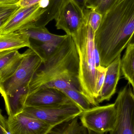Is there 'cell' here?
I'll return each instance as SVG.
<instances>
[{
	"label": "cell",
	"mask_w": 134,
	"mask_h": 134,
	"mask_svg": "<svg viewBox=\"0 0 134 134\" xmlns=\"http://www.w3.org/2000/svg\"><path fill=\"white\" fill-rule=\"evenodd\" d=\"M121 59V71L134 90V44H129Z\"/></svg>",
	"instance_id": "e0dca14e"
},
{
	"label": "cell",
	"mask_w": 134,
	"mask_h": 134,
	"mask_svg": "<svg viewBox=\"0 0 134 134\" xmlns=\"http://www.w3.org/2000/svg\"><path fill=\"white\" fill-rule=\"evenodd\" d=\"M80 124L76 117L54 127L47 134H72Z\"/></svg>",
	"instance_id": "44dd1931"
},
{
	"label": "cell",
	"mask_w": 134,
	"mask_h": 134,
	"mask_svg": "<svg viewBox=\"0 0 134 134\" xmlns=\"http://www.w3.org/2000/svg\"><path fill=\"white\" fill-rule=\"evenodd\" d=\"M120 0H84L85 8L93 9L103 15Z\"/></svg>",
	"instance_id": "d6986e66"
},
{
	"label": "cell",
	"mask_w": 134,
	"mask_h": 134,
	"mask_svg": "<svg viewBox=\"0 0 134 134\" xmlns=\"http://www.w3.org/2000/svg\"><path fill=\"white\" fill-rule=\"evenodd\" d=\"M20 7L19 4L6 5L0 4V28Z\"/></svg>",
	"instance_id": "603a6c76"
},
{
	"label": "cell",
	"mask_w": 134,
	"mask_h": 134,
	"mask_svg": "<svg viewBox=\"0 0 134 134\" xmlns=\"http://www.w3.org/2000/svg\"><path fill=\"white\" fill-rule=\"evenodd\" d=\"M121 55L118 57L107 68L104 82L97 100L98 105L104 101H109L116 92L121 76Z\"/></svg>",
	"instance_id": "4fadbf2b"
},
{
	"label": "cell",
	"mask_w": 134,
	"mask_h": 134,
	"mask_svg": "<svg viewBox=\"0 0 134 134\" xmlns=\"http://www.w3.org/2000/svg\"><path fill=\"white\" fill-rule=\"evenodd\" d=\"M21 0H0V4L6 5L18 4Z\"/></svg>",
	"instance_id": "83f0119b"
},
{
	"label": "cell",
	"mask_w": 134,
	"mask_h": 134,
	"mask_svg": "<svg viewBox=\"0 0 134 134\" xmlns=\"http://www.w3.org/2000/svg\"><path fill=\"white\" fill-rule=\"evenodd\" d=\"M64 0H50L49 4L45 12L34 24L36 26L45 27L50 21L55 20Z\"/></svg>",
	"instance_id": "ac0fdd59"
},
{
	"label": "cell",
	"mask_w": 134,
	"mask_h": 134,
	"mask_svg": "<svg viewBox=\"0 0 134 134\" xmlns=\"http://www.w3.org/2000/svg\"><path fill=\"white\" fill-rule=\"evenodd\" d=\"M79 69V55L75 42L67 35L34 75L28 85V94L47 88L76 89L81 92Z\"/></svg>",
	"instance_id": "7a4b0ae2"
},
{
	"label": "cell",
	"mask_w": 134,
	"mask_h": 134,
	"mask_svg": "<svg viewBox=\"0 0 134 134\" xmlns=\"http://www.w3.org/2000/svg\"><path fill=\"white\" fill-rule=\"evenodd\" d=\"M77 4L80 5L81 8L82 9H84L85 8L84 5V0H75Z\"/></svg>",
	"instance_id": "f1b7e54d"
},
{
	"label": "cell",
	"mask_w": 134,
	"mask_h": 134,
	"mask_svg": "<svg viewBox=\"0 0 134 134\" xmlns=\"http://www.w3.org/2000/svg\"><path fill=\"white\" fill-rule=\"evenodd\" d=\"M24 53L23 58L15 72L0 81V93L2 97L12 94L20 88L28 86L43 63L41 57L32 49H28Z\"/></svg>",
	"instance_id": "277c9868"
},
{
	"label": "cell",
	"mask_w": 134,
	"mask_h": 134,
	"mask_svg": "<svg viewBox=\"0 0 134 134\" xmlns=\"http://www.w3.org/2000/svg\"><path fill=\"white\" fill-rule=\"evenodd\" d=\"M28 93V86H27L20 88L12 94L2 97L8 117H13L23 111Z\"/></svg>",
	"instance_id": "9a60e30c"
},
{
	"label": "cell",
	"mask_w": 134,
	"mask_h": 134,
	"mask_svg": "<svg viewBox=\"0 0 134 134\" xmlns=\"http://www.w3.org/2000/svg\"><path fill=\"white\" fill-rule=\"evenodd\" d=\"M7 121L9 134H47L53 127L23 112Z\"/></svg>",
	"instance_id": "30bf717a"
},
{
	"label": "cell",
	"mask_w": 134,
	"mask_h": 134,
	"mask_svg": "<svg viewBox=\"0 0 134 134\" xmlns=\"http://www.w3.org/2000/svg\"><path fill=\"white\" fill-rule=\"evenodd\" d=\"M60 90L66 94L83 111H86L91 108L92 105L89 101L79 91L73 89H66Z\"/></svg>",
	"instance_id": "ffe728a7"
},
{
	"label": "cell",
	"mask_w": 134,
	"mask_h": 134,
	"mask_svg": "<svg viewBox=\"0 0 134 134\" xmlns=\"http://www.w3.org/2000/svg\"><path fill=\"white\" fill-rule=\"evenodd\" d=\"M114 103L117 121L110 134H134V93L130 83L120 91Z\"/></svg>",
	"instance_id": "52a82bcc"
},
{
	"label": "cell",
	"mask_w": 134,
	"mask_h": 134,
	"mask_svg": "<svg viewBox=\"0 0 134 134\" xmlns=\"http://www.w3.org/2000/svg\"><path fill=\"white\" fill-rule=\"evenodd\" d=\"M0 134H9L8 121L2 114L0 109Z\"/></svg>",
	"instance_id": "d4e9b609"
},
{
	"label": "cell",
	"mask_w": 134,
	"mask_h": 134,
	"mask_svg": "<svg viewBox=\"0 0 134 134\" xmlns=\"http://www.w3.org/2000/svg\"><path fill=\"white\" fill-rule=\"evenodd\" d=\"M55 20L57 29L71 36L78 33L86 22L84 11L75 0H64Z\"/></svg>",
	"instance_id": "ba28073f"
},
{
	"label": "cell",
	"mask_w": 134,
	"mask_h": 134,
	"mask_svg": "<svg viewBox=\"0 0 134 134\" xmlns=\"http://www.w3.org/2000/svg\"><path fill=\"white\" fill-rule=\"evenodd\" d=\"M107 71V67L102 66L101 65H99L97 67L95 90L97 98L103 87Z\"/></svg>",
	"instance_id": "cb8c5ba5"
},
{
	"label": "cell",
	"mask_w": 134,
	"mask_h": 134,
	"mask_svg": "<svg viewBox=\"0 0 134 134\" xmlns=\"http://www.w3.org/2000/svg\"><path fill=\"white\" fill-rule=\"evenodd\" d=\"M72 134H88V130L81 124H80Z\"/></svg>",
	"instance_id": "4316f807"
},
{
	"label": "cell",
	"mask_w": 134,
	"mask_h": 134,
	"mask_svg": "<svg viewBox=\"0 0 134 134\" xmlns=\"http://www.w3.org/2000/svg\"><path fill=\"white\" fill-rule=\"evenodd\" d=\"M134 44V32L130 40V42H129V44ZM128 44V45H129Z\"/></svg>",
	"instance_id": "f546056e"
},
{
	"label": "cell",
	"mask_w": 134,
	"mask_h": 134,
	"mask_svg": "<svg viewBox=\"0 0 134 134\" xmlns=\"http://www.w3.org/2000/svg\"><path fill=\"white\" fill-rule=\"evenodd\" d=\"M134 32V0H120L102 15L94 34L101 66L107 67L129 44Z\"/></svg>",
	"instance_id": "6da1fadb"
},
{
	"label": "cell",
	"mask_w": 134,
	"mask_h": 134,
	"mask_svg": "<svg viewBox=\"0 0 134 134\" xmlns=\"http://www.w3.org/2000/svg\"><path fill=\"white\" fill-rule=\"evenodd\" d=\"M83 110L75 103L44 107H25L22 112L54 127L80 116Z\"/></svg>",
	"instance_id": "5b68a950"
},
{
	"label": "cell",
	"mask_w": 134,
	"mask_h": 134,
	"mask_svg": "<svg viewBox=\"0 0 134 134\" xmlns=\"http://www.w3.org/2000/svg\"><path fill=\"white\" fill-rule=\"evenodd\" d=\"M39 4L28 7H20L0 28V35L18 31L26 25L34 24L45 12Z\"/></svg>",
	"instance_id": "9c48e42d"
},
{
	"label": "cell",
	"mask_w": 134,
	"mask_h": 134,
	"mask_svg": "<svg viewBox=\"0 0 134 134\" xmlns=\"http://www.w3.org/2000/svg\"><path fill=\"white\" fill-rule=\"evenodd\" d=\"M24 47L31 48L30 39L25 34L16 31L0 35V52L11 50H18Z\"/></svg>",
	"instance_id": "2e32d148"
},
{
	"label": "cell",
	"mask_w": 134,
	"mask_h": 134,
	"mask_svg": "<svg viewBox=\"0 0 134 134\" xmlns=\"http://www.w3.org/2000/svg\"><path fill=\"white\" fill-rule=\"evenodd\" d=\"M72 102L74 103L60 90L44 88L28 94L25 107H48Z\"/></svg>",
	"instance_id": "8fae6325"
},
{
	"label": "cell",
	"mask_w": 134,
	"mask_h": 134,
	"mask_svg": "<svg viewBox=\"0 0 134 134\" xmlns=\"http://www.w3.org/2000/svg\"><path fill=\"white\" fill-rule=\"evenodd\" d=\"M24 56L17 50L0 52V81L12 75L17 69Z\"/></svg>",
	"instance_id": "5bb4252c"
},
{
	"label": "cell",
	"mask_w": 134,
	"mask_h": 134,
	"mask_svg": "<svg viewBox=\"0 0 134 134\" xmlns=\"http://www.w3.org/2000/svg\"><path fill=\"white\" fill-rule=\"evenodd\" d=\"M95 32L86 22L72 37L79 55V83L81 93L93 107L98 106L96 93L97 67L100 65L94 43Z\"/></svg>",
	"instance_id": "3957f363"
},
{
	"label": "cell",
	"mask_w": 134,
	"mask_h": 134,
	"mask_svg": "<svg viewBox=\"0 0 134 134\" xmlns=\"http://www.w3.org/2000/svg\"><path fill=\"white\" fill-rule=\"evenodd\" d=\"M83 11L86 23L91 27L95 33L100 24L102 15L94 10L87 8H85Z\"/></svg>",
	"instance_id": "7402d4cb"
},
{
	"label": "cell",
	"mask_w": 134,
	"mask_h": 134,
	"mask_svg": "<svg viewBox=\"0 0 134 134\" xmlns=\"http://www.w3.org/2000/svg\"><path fill=\"white\" fill-rule=\"evenodd\" d=\"M25 34L30 38L49 48L55 49L66 38L67 35H57L50 33L46 27L40 26L30 24L18 31Z\"/></svg>",
	"instance_id": "7c38bea8"
},
{
	"label": "cell",
	"mask_w": 134,
	"mask_h": 134,
	"mask_svg": "<svg viewBox=\"0 0 134 134\" xmlns=\"http://www.w3.org/2000/svg\"><path fill=\"white\" fill-rule=\"evenodd\" d=\"M80 116L81 124L87 130L104 134L114 129L117 121V110L115 103L98 105L83 111Z\"/></svg>",
	"instance_id": "8992f818"
},
{
	"label": "cell",
	"mask_w": 134,
	"mask_h": 134,
	"mask_svg": "<svg viewBox=\"0 0 134 134\" xmlns=\"http://www.w3.org/2000/svg\"><path fill=\"white\" fill-rule=\"evenodd\" d=\"M133 92H134V90H133Z\"/></svg>",
	"instance_id": "1f68e13d"
},
{
	"label": "cell",
	"mask_w": 134,
	"mask_h": 134,
	"mask_svg": "<svg viewBox=\"0 0 134 134\" xmlns=\"http://www.w3.org/2000/svg\"><path fill=\"white\" fill-rule=\"evenodd\" d=\"M88 130V134H104L98 133H95V132H93V131H91L89 130Z\"/></svg>",
	"instance_id": "4dcf8cb0"
},
{
	"label": "cell",
	"mask_w": 134,
	"mask_h": 134,
	"mask_svg": "<svg viewBox=\"0 0 134 134\" xmlns=\"http://www.w3.org/2000/svg\"><path fill=\"white\" fill-rule=\"evenodd\" d=\"M41 1V0H21L18 4L20 7H28L38 4Z\"/></svg>",
	"instance_id": "484cf974"
}]
</instances>
